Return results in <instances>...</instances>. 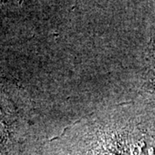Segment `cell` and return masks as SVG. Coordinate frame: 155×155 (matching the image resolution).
Wrapping results in <instances>:
<instances>
[{
  "instance_id": "6da1fadb",
  "label": "cell",
  "mask_w": 155,
  "mask_h": 155,
  "mask_svg": "<svg viewBox=\"0 0 155 155\" xmlns=\"http://www.w3.org/2000/svg\"><path fill=\"white\" fill-rule=\"evenodd\" d=\"M153 57H154L155 59V38L153 39ZM154 63H155V61H154Z\"/></svg>"
}]
</instances>
